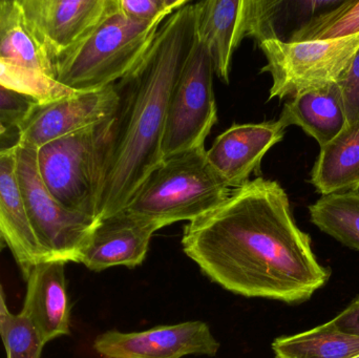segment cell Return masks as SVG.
Masks as SVG:
<instances>
[{"label": "cell", "instance_id": "1", "mask_svg": "<svg viewBox=\"0 0 359 358\" xmlns=\"http://www.w3.org/2000/svg\"><path fill=\"white\" fill-rule=\"evenodd\" d=\"M182 247L209 279L247 298L304 302L330 275L295 223L286 191L262 177L186 225Z\"/></svg>", "mask_w": 359, "mask_h": 358}, {"label": "cell", "instance_id": "2", "mask_svg": "<svg viewBox=\"0 0 359 358\" xmlns=\"http://www.w3.org/2000/svg\"><path fill=\"white\" fill-rule=\"evenodd\" d=\"M194 40L196 11L189 1L164 20L142 60L116 82L118 104L103 160L98 219L124 209L163 160L170 95Z\"/></svg>", "mask_w": 359, "mask_h": 358}, {"label": "cell", "instance_id": "3", "mask_svg": "<svg viewBox=\"0 0 359 358\" xmlns=\"http://www.w3.org/2000/svg\"><path fill=\"white\" fill-rule=\"evenodd\" d=\"M231 191L209 163L205 147L190 149L162 160L139 185L124 210L161 229L208 214Z\"/></svg>", "mask_w": 359, "mask_h": 358}, {"label": "cell", "instance_id": "4", "mask_svg": "<svg viewBox=\"0 0 359 358\" xmlns=\"http://www.w3.org/2000/svg\"><path fill=\"white\" fill-rule=\"evenodd\" d=\"M163 22L130 20L111 0L98 25L54 63V79L75 92L113 85L142 60Z\"/></svg>", "mask_w": 359, "mask_h": 358}, {"label": "cell", "instance_id": "5", "mask_svg": "<svg viewBox=\"0 0 359 358\" xmlns=\"http://www.w3.org/2000/svg\"><path fill=\"white\" fill-rule=\"evenodd\" d=\"M114 115L37 149L40 176L67 209L98 219L103 160Z\"/></svg>", "mask_w": 359, "mask_h": 358}, {"label": "cell", "instance_id": "6", "mask_svg": "<svg viewBox=\"0 0 359 358\" xmlns=\"http://www.w3.org/2000/svg\"><path fill=\"white\" fill-rule=\"evenodd\" d=\"M17 176L27 216L48 261L80 263L99 219L61 205L40 176L37 149L15 144Z\"/></svg>", "mask_w": 359, "mask_h": 358}, {"label": "cell", "instance_id": "7", "mask_svg": "<svg viewBox=\"0 0 359 358\" xmlns=\"http://www.w3.org/2000/svg\"><path fill=\"white\" fill-rule=\"evenodd\" d=\"M267 64L272 86L269 98H292L299 92L337 82L359 48V34L339 39L257 44Z\"/></svg>", "mask_w": 359, "mask_h": 358}, {"label": "cell", "instance_id": "8", "mask_svg": "<svg viewBox=\"0 0 359 358\" xmlns=\"http://www.w3.org/2000/svg\"><path fill=\"white\" fill-rule=\"evenodd\" d=\"M213 73L208 50L196 35L170 95L162 140L163 159L205 147V141L217 121Z\"/></svg>", "mask_w": 359, "mask_h": 358}, {"label": "cell", "instance_id": "9", "mask_svg": "<svg viewBox=\"0 0 359 358\" xmlns=\"http://www.w3.org/2000/svg\"><path fill=\"white\" fill-rule=\"evenodd\" d=\"M115 84L101 90L78 92L74 96L34 105L14 128L0 130V142L39 149L52 141L109 119L115 113Z\"/></svg>", "mask_w": 359, "mask_h": 358}, {"label": "cell", "instance_id": "10", "mask_svg": "<svg viewBox=\"0 0 359 358\" xmlns=\"http://www.w3.org/2000/svg\"><path fill=\"white\" fill-rule=\"evenodd\" d=\"M25 22L53 65L104 16L111 0H18Z\"/></svg>", "mask_w": 359, "mask_h": 358}, {"label": "cell", "instance_id": "11", "mask_svg": "<svg viewBox=\"0 0 359 358\" xmlns=\"http://www.w3.org/2000/svg\"><path fill=\"white\" fill-rule=\"evenodd\" d=\"M219 344L207 324L186 322L141 332L107 331L95 340L94 349L105 358H182L213 357Z\"/></svg>", "mask_w": 359, "mask_h": 358}, {"label": "cell", "instance_id": "12", "mask_svg": "<svg viewBox=\"0 0 359 358\" xmlns=\"http://www.w3.org/2000/svg\"><path fill=\"white\" fill-rule=\"evenodd\" d=\"M286 128L276 121L234 124L217 137L206 157L215 172L234 189L261 174L266 153L284 139Z\"/></svg>", "mask_w": 359, "mask_h": 358}, {"label": "cell", "instance_id": "13", "mask_svg": "<svg viewBox=\"0 0 359 358\" xmlns=\"http://www.w3.org/2000/svg\"><path fill=\"white\" fill-rule=\"evenodd\" d=\"M159 229L155 223L124 209L100 218L80 263L96 273L109 267L134 268L142 264L151 237Z\"/></svg>", "mask_w": 359, "mask_h": 358}, {"label": "cell", "instance_id": "14", "mask_svg": "<svg viewBox=\"0 0 359 358\" xmlns=\"http://www.w3.org/2000/svg\"><path fill=\"white\" fill-rule=\"evenodd\" d=\"M0 235L25 281L34 267L48 262L25 209L17 176L15 145L0 146Z\"/></svg>", "mask_w": 359, "mask_h": 358}, {"label": "cell", "instance_id": "15", "mask_svg": "<svg viewBox=\"0 0 359 358\" xmlns=\"http://www.w3.org/2000/svg\"><path fill=\"white\" fill-rule=\"evenodd\" d=\"M65 265L60 261L40 263L27 279V294L20 313L35 326L44 344L69 334L71 306Z\"/></svg>", "mask_w": 359, "mask_h": 358}, {"label": "cell", "instance_id": "16", "mask_svg": "<svg viewBox=\"0 0 359 358\" xmlns=\"http://www.w3.org/2000/svg\"><path fill=\"white\" fill-rule=\"evenodd\" d=\"M196 35L206 46L215 75L229 83L232 55L246 38L247 0L196 2Z\"/></svg>", "mask_w": 359, "mask_h": 358}, {"label": "cell", "instance_id": "17", "mask_svg": "<svg viewBox=\"0 0 359 358\" xmlns=\"http://www.w3.org/2000/svg\"><path fill=\"white\" fill-rule=\"evenodd\" d=\"M280 122L295 125L316 139L320 146L330 142L347 125L341 90L337 82L309 88L285 103Z\"/></svg>", "mask_w": 359, "mask_h": 358}, {"label": "cell", "instance_id": "18", "mask_svg": "<svg viewBox=\"0 0 359 358\" xmlns=\"http://www.w3.org/2000/svg\"><path fill=\"white\" fill-rule=\"evenodd\" d=\"M339 1L247 0L246 37L252 38L257 44L267 40L288 42L293 34L316 15L337 6Z\"/></svg>", "mask_w": 359, "mask_h": 358}, {"label": "cell", "instance_id": "19", "mask_svg": "<svg viewBox=\"0 0 359 358\" xmlns=\"http://www.w3.org/2000/svg\"><path fill=\"white\" fill-rule=\"evenodd\" d=\"M310 182L322 195L359 191V120L320 146Z\"/></svg>", "mask_w": 359, "mask_h": 358}, {"label": "cell", "instance_id": "20", "mask_svg": "<svg viewBox=\"0 0 359 358\" xmlns=\"http://www.w3.org/2000/svg\"><path fill=\"white\" fill-rule=\"evenodd\" d=\"M0 58L54 79V65L29 32L18 0H0Z\"/></svg>", "mask_w": 359, "mask_h": 358}, {"label": "cell", "instance_id": "21", "mask_svg": "<svg viewBox=\"0 0 359 358\" xmlns=\"http://www.w3.org/2000/svg\"><path fill=\"white\" fill-rule=\"evenodd\" d=\"M272 349L276 358H354L359 355V336L339 331L326 323L276 338Z\"/></svg>", "mask_w": 359, "mask_h": 358}, {"label": "cell", "instance_id": "22", "mask_svg": "<svg viewBox=\"0 0 359 358\" xmlns=\"http://www.w3.org/2000/svg\"><path fill=\"white\" fill-rule=\"evenodd\" d=\"M309 214L320 230L359 252V191L322 195L310 205Z\"/></svg>", "mask_w": 359, "mask_h": 358}, {"label": "cell", "instance_id": "23", "mask_svg": "<svg viewBox=\"0 0 359 358\" xmlns=\"http://www.w3.org/2000/svg\"><path fill=\"white\" fill-rule=\"evenodd\" d=\"M359 34V0H341L337 6L316 15L293 34L288 42L339 39Z\"/></svg>", "mask_w": 359, "mask_h": 358}, {"label": "cell", "instance_id": "24", "mask_svg": "<svg viewBox=\"0 0 359 358\" xmlns=\"http://www.w3.org/2000/svg\"><path fill=\"white\" fill-rule=\"evenodd\" d=\"M0 85L20 94L27 95L40 103L67 98L78 92L39 71H33L1 58Z\"/></svg>", "mask_w": 359, "mask_h": 358}, {"label": "cell", "instance_id": "25", "mask_svg": "<svg viewBox=\"0 0 359 358\" xmlns=\"http://www.w3.org/2000/svg\"><path fill=\"white\" fill-rule=\"evenodd\" d=\"M6 358H41L44 342L27 317L11 313L0 327Z\"/></svg>", "mask_w": 359, "mask_h": 358}, {"label": "cell", "instance_id": "26", "mask_svg": "<svg viewBox=\"0 0 359 358\" xmlns=\"http://www.w3.org/2000/svg\"><path fill=\"white\" fill-rule=\"evenodd\" d=\"M189 0H117L120 12L136 22H163Z\"/></svg>", "mask_w": 359, "mask_h": 358}, {"label": "cell", "instance_id": "27", "mask_svg": "<svg viewBox=\"0 0 359 358\" xmlns=\"http://www.w3.org/2000/svg\"><path fill=\"white\" fill-rule=\"evenodd\" d=\"M37 103L39 101L27 95L0 85V130L20 123Z\"/></svg>", "mask_w": 359, "mask_h": 358}, {"label": "cell", "instance_id": "28", "mask_svg": "<svg viewBox=\"0 0 359 358\" xmlns=\"http://www.w3.org/2000/svg\"><path fill=\"white\" fill-rule=\"evenodd\" d=\"M341 90L347 124L359 120V48L337 81Z\"/></svg>", "mask_w": 359, "mask_h": 358}, {"label": "cell", "instance_id": "29", "mask_svg": "<svg viewBox=\"0 0 359 358\" xmlns=\"http://www.w3.org/2000/svg\"><path fill=\"white\" fill-rule=\"evenodd\" d=\"M328 323L339 331L359 336V296L343 312Z\"/></svg>", "mask_w": 359, "mask_h": 358}, {"label": "cell", "instance_id": "30", "mask_svg": "<svg viewBox=\"0 0 359 358\" xmlns=\"http://www.w3.org/2000/svg\"><path fill=\"white\" fill-rule=\"evenodd\" d=\"M10 315V311H8V306H6L4 288H2L1 283H0V327Z\"/></svg>", "mask_w": 359, "mask_h": 358}, {"label": "cell", "instance_id": "31", "mask_svg": "<svg viewBox=\"0 0 359 358\" xmlns=\"http://www.w3.org/2000/svg\"><path fill=\"white\" fill-rule=\"evenodd\" d=\"M6 247V242H4V237H1V235H0V252H2V250L4 249V248Z\"/></svg>", "mask_w": 359, "mask_h": 358}, {"label": "cell", "instance_id": "32", "mask_svg": "<svg viewBox=\"0 0 359 358\" xmlns=\"http://www.w3.org/2000/svg\"><path fill=\"white\" fill-rule=\"evenodd\" d=\"M354 358H359V355H358V357H354Z\"/></svg>", "mask_w": 359, "mask_h": 358}]
</instances>
